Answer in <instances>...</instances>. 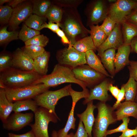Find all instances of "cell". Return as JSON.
Instances as JSON below:
<instances>
[{
    "label": "cell",
    "mask_w": 137,
    "mask_h": 137,
    "mask_svg": "<svg viewBox=\"0 0 137 137\" xmlns=\"http://www.w3.org/2000/svg\"><path fill=\"white\" fill-rule=\"evenodd\" d=\"M0 88H17L33 85L42 76L34 72L11 68L0 73Z\"/></svg>",
    "instance_id": "6da1fadb"
},
{
    "label": "cell",
    "mask_w": 137,
    "mask_h": 137,
    "mask_svg": "<svg viewBox=\"0 0 137 137\" xmlns=\"http://www.w3.org/2000/svg\"><path fill=\"white\" fill-rule=\"evenodd\" d=\"M67 83L77 84L83 90L87 88V86L84 83L76 78L72 69L58 63L54 66L50 74L42 76L33 85L42 83L50 88Z\"/></svg>",
    "instance_id": "7a4b0ae2"
},
{
    "label": "cell",
    "mask_w": 137,
    "mask_h": 137,
    "mask_svg": "<svg viewBox=\"0 0 137 137\" xmlns=\"http://www.w3.org/2000/svg\"><path fill=\"white\" fill-rule=\"evenodd\" d=\"M96 106L98 113L92 128L93 137H106L109 125L117 121L115 111L106 102L100 101Z\"/></svg>",
    "instance_id": "3957f363"
},
{
    "label": "cell",
    "mask_w": 137,
    "mask_h": 137,
    "mask_svg": "<svg viewBox=\"0 0 137 137\" xmlns=\"http://www.w3.org/2000/svg\"><path fill=\"white\" fill-rule=\"evenodd\" d=\"M35 115V123L29 125L36 137H49L48 128L49 123H55L60 119L57 116L48 110L39 107Z\"/></svg>",
    "instance_id": "277c9868"
},
{
    "label": "cell",
    "mask_w": 137,
    "mask_h": 137,
    "mask_svg": "<svg viewBox=\"0 0 137 137\" xmlns=\"http://www.w3.org/2000/svg\"><path fill=\"white\" fill-rule=\"evenodd\" d=\"M50 88L42 83L31 85L17 88L5 89L6 96L10 101L15 102L33 99Z\"/></svg>",
    "instance_id": "5b68a950"
},
{
    "label": "cell",
    "mask_w": 137,
    "mask_h": 137,
    "mask_svg": "<svg viewBox=\"0 0 137 137\" xmlns=\"http://www.w3.org/2000/svg\"><path fill=\"white\" fill-rule=\"evenodd\" d=\"M71 84L55 91H47L33 99L39 107L45 108L57 115L55 110V106L61 98L70 95L69 89Z\"/></svg>",
    "instance_id": "8992f818"
},
{
    "label": "cell",
    "mask_w": 137,
    "mask_h": 137,
    "mask_svg": "<svg viewBox=\"0 0 137 137\" xmlns=\"http://www.w3.org/2000/svg\"><path fill=\"white\" fill-rule=\"evenodd\" d=\"M56 57L58 64L72 69L87 64L85 53L78 51L71 44L67 48L58 50Z\"/></svg>",
    "instance_id": "52a82bcc"
},
{
    "label": "cell",
    "mask_w": 137,
    "mask_h": 137,
    "mask_svg": "<svg viewBox=\"0 0 137 137\" xmlns=\"http://www.w3.org/2000/svg\"><path fill=\"white\" fill-rule=\"evenodd\" d=\"M137 5V0H117L110 3L107 16L116 24H121L133 11Z\"/></svg>",
    "instance_id": "ba28073f"
},
{
    "label": "cell",
    "mask_w": 137,
    "mask_h": 137,
    "mask_svg": "<svg viewBox=\"0 0 137 137\" xmlns=\"http://www.w3.org/2000/svg\"><path fill=\"white\" fill-rule=\"evenodd\" d=\"M72 71L76 78L89 88L98 84L106 77L86 64L78 66L72 69Z\"/></svg>",
    "instance_id": "9c48e42d"
},
{
    "label": "cell",
    "mask_w": 137,
    "mask_h": 137,
    "mask_svg": "<svg viewBox=\"0 0 137 137\" xmlns=\"http://www.w3.org/2000/svg\"><path fill=\"white\" fill-rule=\"evenodd\" d=\"M78 20L73 16L67 17L62 23H59L60 27L64 32L66 36L72 45L77 41V36L81 34L85 36L90 30L83 26Z\"/></svg>",
    "instance_id": "30bf717a"
},
{
    "label": "cell",
    "mask_w": 137,
    "mask_h": 137,
    "mask_svg": "<svg viewBox=\"0 0 137 137\" xmlns=\"http://www.w3.org/2000/svg\"><path fill=\"white\" fill-rule=\"evenodd\" d=\"M109 3L108 1L104 0H96L91 3L88 16V24L89 26L98 25L107 16L110 6Z\"/></svg>",
    "instance_id": "8fae6325"
},
{
    "label": "cell",
    "mask_w": 137,
    "mask_h": 137,
    "mask_svg": "<svg viewBox=\"0 0 137 137\" xmlns=\"http://www.w3.org/2000/svg\"><path fill=\"white\" fill-rule=\"evenodd\" d=\"M33 114L32 113H14L3 123V128L8 130L18 131L28 125L33 121Z\"/></svg>",
    "instance_id": "7c38bea8"
},
{
    "label": "cell",
    "mask_w": 137,
    "mask_h": 137,
    "mask_svg": "<svg viewBox=\"0 0 137 137\" xmlns=\"http://www.w3.org/2000/svg\"><path fill=\"white\" fill-rule=\"evenodd\" d=\"M124 43L121 25L116 24L104 42L96 48L98 55L100 57L105 51L109 49H117Z\"/></svg>",
    "instance_id": "4fadbf2b"
},
{
    "label": "cell",
    "mask_w": 137,
    "mask_h": 137,
    "mask_svg": "<svg viewBox=\"0 0 137 137\" xmlns=\"http://www.w3.org/2000/svg\"><path fill=\"white\" fill-rule=\"evenodd\" d=\"M24 2L13 9L9 23V25L12 29V31L15 30L19 25L25 21L32 13V3Z\"/></svg>",
    "instance_id": "5bb4252c"
},
{
    "label": "cell",
    "mask_w": 137,
    "mask_h": 137,
    "mask_svg": "<svg viewBox=\"0 0 137 137\" xmlns=\"http://www.w3.org/2000/svg\"><path fill=\"white\" fill-rule=\"evenodd\" d=\"M110 83L108 80L104 79L93 87L89 92V96L85 99L83 104L85 105L94 100H98L100 101L106 102L110 98L108 91V87Z\"/></svg>",
    "instance_id": "9a60e30c"
},
{
    "label": "cell",
    "mask_w": 137,
    "mask_h": 137,
    "mask_svg": "<svg viewBox=\"0 0 137 137\" xmlns=\"http://www.w3.org/2000/svg\"><path fill=\"white\" fill-rule=\"evenodd\" d=\"M12 55L13 68L25 71H34V60L26 55L21 48H17Z\"/></svg>",
    "instance_id": "2e32d148"
},
{
    "label": "cell",
    "mask_w": 137,
    "mask_h": 137,
    "mask_svg": "<svg viewBox=\"0 0 137 137\" xmlns=\"http://www.w3.org/2000/svg\"><path fill=\"white\" fill-rule=\"evenodd\" d=\"M87 104V106L85 110L81 113L77 114V115L82 122L88 137H92V132L95 119L94 111L96 107V105L93 104V101Z\"/></svg>",
    "instance_id": "e0dca14e"
},
{
    "label": "cell",
    "mask_w": 137,
    "mask_h": 137,
    "mask_svg": "<svg viewBox=\"0 0 137 137\" xmlns=\"http://www.w3.org/2000/svg\"><path fill=\"white\" fill-rule=\"evenodd\" d=\"M114 60L115 74L118 72L126 66L128 65L130 60L129 57L131 52L130 45L123 44L117 49Z\"/></svg>",
    "instance_id": "ac0fdd59"
},
{
    "label": "cell",
    "mask_w": 137,
    "mask_h": 137,
    "mask_svg": "<svg viewBox=\"0 0 137 137\" xmlns=\"http://www.w3.org/2000/svg\"><path fill=\"white\" fill-rule=\"evenodd\" d=\"M116 109L115 113L117 121L130 116L137 119V102L125 101L121 103Z\"/></svg>",
    "instance_id": "d6986e66"
},
{
    "label": "cell",
    "mask_w": 137,
    "mask_h": 137,
    "mask_svg": "<svg viewBox=\"0 0 137 137\" xmlns=\"http://www.w3.org/2000/svg\"><path fill=\"white\" fill-rule=\"evenodd\" d=\"M13 102L7 98L4 89L0 88V118L3 123H5L12 111Z\"/></svg>",
    "instance_id": "ffe728a7"
},
{
    "label": "cell",
    "mask_w": 137,
    "mask_h": 137,
    "mask_svg": "<svg viewBox=\"0 0 137 137\" xmlns=\"http://www.w3.org/2000/svg\"><path fill=\"white\" fill-rule=\"evenodd\" d=\"M87 64L91 67L101 73L106 77L112 78L106 70L101 60L93 50H89L85 53Z\"/></svg>",
    "instance_id": "44dd1931"
},
{
    "label": "cell",
    "mask_w": 137,
    "mask_h": 137,
    "mask_svg": "<svg viewBox=\"0 0 137 137\" xmlns=\"http://www.w3.org/2000/svg\"><path fill=\"white\" fill-rule=\"evenodd\" d=\"M116 50L114 48L108 49L105 51L100 56L104 67L107 70L112 78L115 74L114 60Z\"/></svg>",
    "instance_id": "7402d4cb"
},
{
    "label": "cell",
    "mask_w": 137,
    "mask_h": 137,
    "mask_svg": "<svg viewBox=\"0 0 137 137\" xmlns=\"http://www.w3.org/2000/svg\"><path fill=\"white\" fill-rule=\"evenodd\" d=\"M50 53L45 51L34 60V71L42 76L47 75Z\"/></svg>",
    "instance_id": "603a6c76"
},
{
    "label": "cell",
    "mask_w": 137,
    "mask_h": 137,
    "mask_svg": "<svg viewBox=\"0 0 137 137\" xmlns=\"http://www.w3.org/2000/svg\"><path fill=\"white\" fill-rule=\"evenodd\" d=\"M39 106L33 99H28L20 100L13 102V111L14 113L21 112L31 110L34 114L37 110Z\"/></svg>",
    "instance_id": "cb8c5ba5"
},
{
    "label": "cell",
    "mask_w": 137,
    "mask_h": 137,
    "mask_svg": "<svg viewBox=\"0 0 137 137\" xmlns=\"http://www.w3.org/2000/svg\"><path fill=\"white\" fill-rule=\"evenodd\" d=\"M121 25L124 44L130 45L132 40L137 36V27L125 21Z\"/></svg>",
    "instance_id": "d4e9b609"
},
{
    "label": "cell",
    "mask_w": 137,
    "mask_h": 137,
    "mask_svg": "<svg viewBox=\"0 0 137 137\" xmlns=\"http://www.w3.org/2000/svg\"><path fill=\"white\" fill-rule=\"evenodd\" d=\"M89 33L96 49L105 41L108 36L98 25L89 26Z\"/></svg>",
    "instance_id": "484cf974"
},
{
    "label": "cell",
    "mask_w": 137,
    "mask_h": 137,
    "mask_svg": "<svg viewBox=\"0 0 137 137\" xmlns=\"http://www.w3.org/2000/svg\"><path fill=\"white\" fill-rule=\"evenodd\" d=\"M76 104L72 103L71 109L69 113L68 119L64 127L57 132L58 137H69L68 132L71 129H75L76 119L74 116Z\"/></svg>",
    "instance_id": "4316f807"
},
{
    "label": "cell",
    "mask_w": 137,
    "mask_h": 137,
    "mask_svg": "<svg viewBox=\"0 0 137 137\" xmlns=\"http://www.w3.org/2000/svg\"><path fill=\"white\" fill-rule=\"evenodd\" d=\"M72 46L78 51L82 53H85L90 50H96L90 36L77 41L72 45Z\"/></svg>",
    "instance_id": "83f0119b"
},
{
    "label": "cell",
    "mask_w": 137,
    "mask_h": 137,
    "mask_svg": "<svg viewBox=\"0 0 137 137\" xmlns=\"http://www.w3.org/2000/svg\"><path fill=\"white\" fill-rule=\"evenodd\" d=\"M125 91V101H134L137 95V83L129 77L126 83L124 84Z\"/></svg>",
    "instance_id": "f1b7e54d"
},
{
    "label": "cell",
    "mask_w": 137,
    "mask_h": 137,
    "mask_svg": "<svg viewBox=\"0 0 137 137\" xmlns=\"http://www.w3.org/2000/svg\"><path fill=\"white\" fill-rule=\"evenodd\" d=\"M32 4V13L41 16H45L51 6L50 2L48 0H34Z\"/></svg>",
    "instance_id": "f546056e"
},
{
    "label": "cell",
    "mask_w": 137,
    "mask_h": 137,
    "mask_svg": "<svg viewBox=\"0 0 137 137\" xmlns=\"http://www.w3.org/2000/svg\"><path fill=\"white\" fill-rule=\"evenodd\" d=\"M47 18L45 16H41L32 13L25 21V24L30 28L39 31L42 25L45 23Z\"/></svg>",
    "instance_id": "4dcf8cb0"
},
{
    "label": "cell",
    "mask_w": 137,
    "mask_h": 137,
    "mask_svg": "<svg viewBox=\"0 0 137 137\" xmlns=\"http://www.w3.org/2000/svg\"><path fill=\"white\" fill-rule=\"evenodd\" d=\"M62 16L61 9L57 6L53 5L50 6L45 16L49 22L60 23L62 21Z\"/></svg>",
    "instance_id": "1f68e13d"
},
{
    "label": "cell",
    "mask_w": 137,
    "mask_h": 137,
    "mask_svg": "<svg viewBox=\"0 0 137 137\" xmlns=\"http://www.w3.org/2000/svg\"><path fill=\"white\" fill-rule=\"evenodd\" d=\"M7 27L5 26L0 30V44L5 45L14 40L19 39V32L15 30L10 31L7 30Z\"/></svg>",
    "instance_id": "d6a6232c"
},
{
    "label": "cell",
    "mask_w": 137,
    "mask_h": 137,
    "mask_svg": "<svg viewBox=\"0 0 137 137\" xmlns=\"http://www.w3.org/2000/svg\"><path fill=\"white\" fill-rule=\"evenodd\" d=\"M21 49L26 55L33 60L45 51L43 47L33 45H25Z\"/></svg>",
    "instance_id": "836d02e7"
},
{
    "label": "cell",
    "mask_w": 137,
    "mask_h": 137,
    "mask_svg": "<svg viewBox=\"0 0 137 137\" xmlns=\"http://www.w3.org/2000/svg\"><path fill=\"white\" fill-rule=\"evenodd\" d=\"M12 54L6 51L1 52L0 55V73L12 67Z\"/></svg>",
    "instance_id": "e575fe53"
},
{
    "label": "cell",
    "mask_w": 137,
    "mask_h": 137,
    "mask_svg": "<svg viewBox=\"0 0 137 137\" xmlns=\"http://www.w3.org/2000/svg\"><path fill=\"white\" fill-rule=\"evenodd\" d=\"M40 33L39 31L30 28L25 24L19 33L18 38L25 42Z\"/></svg>",
    "instance_id": "d590c367"
},
{
    "label": "cell",
    "mask_w": 137,
    "mask_h": 137,
    "mask_svg": "<svg viewBox=\"0 0 137 137\" xmlns=\"http://www.w3.org/2000/svg\"><path fill=\"white\" fill-rule=\"evenodd\" d=\"M48 38L43 35H37L25 42V46L33 45L44 47L48 43Z\"/></svg>",
    "instance_id": "8d00e7d4"
},
{
    "label": "cell",
    "mask_w": 137,
    "mask_h": 137,
    "mask_svg": "<svg viewBox=\"0 0 137 137\" xmlns=\"http://www.w3.org/2000/svg\"><path fill=\"white\" fill-rule=\"evenodd\" d=\"M13 9L8 5L0 6V22L3 24L9 23Z\"/></svg>",
    "instance_id": "74e56055"
},
{
    "label": "cell",
    "mask_w": 137,
    "mask_h": 137,
    "mask_svg": "<svg viewBox=\"0 0 137 137\" xmlns=\"http://www.w3.org/2000/svg\"><path fill=\"white\" fill-rule=\"evenodd\" d=\"M69 93L72 98V103L76 104L81 99L84 98L85 99L88 98L89 95V92L87 88L83 90L82 91L78 92L74 90L71 85L69 89Z\"/></svg>",
    "instance_id": "f35d334b"
},
{
    "label": "cell",
    "mask_w": 137,
    "mask_h": 137,
    "mask_svg": "<svg viewBox=\"0 0 137 137\" xmlns=\"http://www.w3.org/2000/svg\"><path fill=\"white\" fill-rule=\"evenodd\" d=\"M103 21L102 24L100 26L108 36L113 30L116 23L108 16Z\"/></svg>",
    "instance_id": "ab89813d"
},
{
    "label": "cell",
    "mask_w": 137,
    "mask_h": 137,
    "mask_svg": "<svg viewBox=\"0 0 137 137\" xmlns=\"http://www.w3.org/2000/svg\"><path fill=\"white\" fill-rule=\"evenodd\" d=\"M123 123L117 128L113 129L107 130L106 132V135L118 132H123L128 128L130 119L129 117H126L122 119Z\"/></svg>",
    "instance_id": "60d3db41"
},
{
    "label": "cell",
    "mask_w": 137,
    "mask_h": 137,
    "mask_svg": "<svg viewBox=\"0 0 137 137\" xmlns=\"http://www.w3.org/2000/svg\"><path fill=\"white\" fill-rule=\"evenodd\" d=\"M69 137H88L82 122L79 119L77 130L75 134L71 132L69 134Z\"/></svg>",
    "instance_id": "b9f144b4"
},
{
    "label": "cell",
    "mask_w": 137,
    "mask_h": 137,
    "mask_svg": "<svg viewBox=\"0 0 137 137\" xmlns=\"http://www.w3.org/2000/svg\"><path fill=\"white\" fill-rule=\"evenodd\" d=\"M128 67L129 77L133 78L137 83V61H130Z\"/></svg>",
    "instance_id": "7bdbcfd3"
},
{
    "label": "cell",
    "mask_w": 137,
    "mask_h": 137,
    "mask_svg": "<svg viewBox=\"0 0 137 137\" xmlns=\"http://www.w3.org/2000/svg\"><path fill=\"white\" fill-rule=\"evenodd\" d=\"M125 97V91L123 84L121 87L120 91L116 99V101L112 107L114 110L116 109L119 105L121 103V102L124 99Z\"/></svg>",
    "instance_id": "ee69618b"
},
{
    "label": "cell",
    "mask_w": 137,
    "mask_h": 137,
    "mask_svg": "<svg viewBox=\"0 0 137 137\" xmlns=\"http://www.w3.org/2000/svg\"><path fill=\"white\" fill-rule=\"evenodd\" d=\"M125 21L137 27V13L133 11L126 17Z\"/></svg>",
    "instance_id": "f6af8a7d"
},
{
    "label": "cell",
    "mask_w": 137,
    "mask_h": 137,
    "mask_svg": "<svg viewBox=\"0 0 137 137\" xmlns=\"http://www.w3.org/2000/svg\"><path fill=\"white\" fill-rule=\"evenodd\" d=\"M59 23L55 24L49 22L48 23H45L41 26V29L45 28H47L54 32L59 28Z\"/></svg>",
    "instance_id": "bcb514c9"
},
{
    "label": "cell",
    "mask_w": 137,
    "mask_h": 137,
    "mask_svg": "<svg viewBox=\"0 0 137 137\" xmlns=\"http://www.w3.org/2000/svg\"><path fill=\"white\" fill-rule=\"evenodd\" d=\"M55 33L59 36L61 37L62 42L64 44H68V45H72L66 36L63 30H61L59 28L56 31Z\"/></svg>",
    "instance_id": "7dc6e473"
},
{
    "label": "cell",
    "mask_w": 137,
    "mask_h": 137,
    "mask_svg": "<svg viewBox=\"0 0 137 137\" xmlns=\"http://www.w3.org/2000/svg\"><path fill=\"white\" fill-rule=\"evenodd\" d=\"M137 134V127L134 129L128 128L119 137H132Z\"/></svg>",
    "instance_id": "c3c4849f"
},
{
    "label": "cell",
    "mask_w": 137,
    "mask_h": 137,
    "mask_svg": "<svg viewBox=\"0 0 137 137\" xmlns=\"http://www.w3.org/2000/svg\"><path fill=\"white\" fill-rule=\"evenodd\" d=\"M9 137H36L34 132L31 130L28 132L22 134H16L12 133H8Z\"/></svg>",
    "instance_id": "681fc988"
},
{
    "label": "cell",
    "mask_w": 137,
    "mask_h": 137,
    "mask_svg": "<svg viewBox=\"0 0 137 137\" xmlns=\"http://www.w3.org/2000/svg\"><path fill=\"white\" fill-rule=\"evenodd\" d=\"M108 90L114 97L116 99L120 89L118 87L113 85L111 83L109 86Z\"/></svg>",
    "instance_id": "f907efd6"
},
{
    "label": "cell",
    "mask_w": 137,
    "mask_h": 137,
    "mask_svg": "<svg viewBox=\"0 0 137 137\" xmlns=\"http://www.w3.org/2000/svg\"><path fill=\"white\" fill-rule=\"evenodd\" d=\"M130 45L131 52L137 53V36L132 40Z\"/></svg>",
    "instance_id": "816d5d0a"
},
{
    "label": "cell",
    "mask_w": 137,
    "mask_h": 137,
    "mask_svg": "<svg viewBox=\"0 0 137 137\" xmlns=\"http://www.w3.org/2000/svg\"><path fill=\"white\" fill-rule=\"evenodd\" d=\"M25 1L24 0H11V2L8 3V5L14 9L18 5L25 2Z\"/></svg>",
    "instance_id": "f5cc1de1"
},
{
    "label": "cell",
    "mask_w": 137,
    "mask_h": 137,
    "mask_svg": "<svg viewBox=\"0 0 137 137\" xmlns=\"http://www.w3.org/2000/svg\"><path fill=\"white\" fill-rule=\"evenodd\" d=\"M52 137H58L57 135V132L55 130H53L52 131L51 134Z\"/></svg>",
    "instance_id": "db71d44e"
},
{
    "label": "cell",
    "mask_w": 137,
    "mask_h": 137,
    "mask_svg": "<svg viewBox=\"0 0 137 137\" xmlns=\"http://www.w3.org/2000/svg\"><path fill=\"white\" fill-rule=\"evenodd\" d=\"M11 0H0V5L2 6L3 4L5 3H9L11 1Z\"/></svg>",
    "instance_id": "11a10c76"
},
{
    "label": "cell",
    "mask_w": 137,
    "mask_h": 137,
    "mask_svg": "<svg viewBox=\"0 0 137 137\" xmlns=\"http://www.w3.org/2000/svg\"><path fill=\"white\" fill-rule=\"evenodd\" d=\"M133 11L137 13V5L134 8Z\"/></svg>",
    "instance_id": "9f6ffc18"
},
{
    "label": "cell",
    "mask_w": 137,
    "mask_h": 137,
    "mask_svg": "<svg viewBox=\"0 0 137 137\" xmlns=\"http://www.w3.org/2000/svg\"><path fill=\"white\" fill-rule=\"evenodd\" d=\"M134 101L136 102H137V95L135 98V99L134 100Z\"/></svg>",
    "instance_id": "6f0895ef"
},
{
    "label": "cell",
    "mask_w": 137,
    "mask_h": 137,
    "mask_svg": "<svg viewBox=\"0 0 137 137\" xmlns=\"http://www.w3.org/2000/svg\"><path fill=\"white\" fill-rule=\"evenodd\" d=\"M132 137H137V134Z\"/></svg>",
    "instance_id": "680465c9"
},
{
    "label": "cell",
    "mask_w": 137,
    "mask_h": 137,
    "mask_svg": "<svg viewBox=\"0 0 137 137\" xmlns=\"http://www.w3.org/2000/svg\"><path fill=\"white\" fill-rule=\"evenodd\" d=\"M8 137H9L8 136Z\"/></svg>",
    "instance_id": "91938a15"
}]
</instances>
